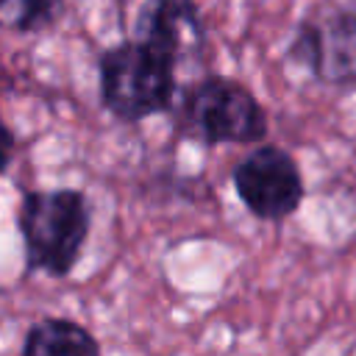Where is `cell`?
Returning a JSON list of instances; mask_svg holds the SVG:
<instances>
[{"mask_svg": "<svg viewBox=\"0 0 356 356\" xmlns=\"http://www.w3.org/2000/svg\"><path fill=\"white\" fill-rule=\"evenodd\" d=\"M25 356H44V353H100V342L89 328H83L75 320L67 317H42L36 320L25 339H22Z\"/></svg>", "mask_w": 356, "mask_h": 356, "instance_id": "obj_7", "label": "cell"}, {"mask_svg": "<svg viewBox=\"0 0 356 356\" xmlns=\"http://www.w3.org/2000/svg\"><path fill=\"white\" fill-rule=\"evenodd\" d=\"M92 209L81 189H36L19 203V234L31 270L67 278L86 245Z\"/></svg>", "mask_w": 356, "mask_h": 356, "instance_id": "obj_3", "label": "cell"}, {"mask_svg": "<svg viewBox=\"0 0 356 356\" xmlns=\"http://www.w3.org/2000/svg\"><path fill=\"white\" fill-rule=\"evenodd\" d=\"M11 159H14V136H11V131L6 128V122L0 120V175L8 170Z\"/></svg>", "mask_w": 356, "mask_h": 356, "instance_id": "obj_9", "label": "cell"}, {"mask_svg": "<svg viewBox=\"0 0 356 356\" xmlns=\"http://www.w3.org/2000/svg\"><path fill=\"white\" fill-rule=\"evenodd\" d=\"M181 50L153 36L125 39L97 58L100 103L120 122H142L170 111L178 92Z\"/></svg>", "mask_w": 356, "mask_h": 356, "instance_id": "obj_1", "label": "cell"}, {"mask_svg": "<svg viewBox=\"0 0 356 356\" xmlns=\"http://www.w3.org/2000/svg\"><path fill=\"white\" fill-rule=\"evenodd\" d=\"M239 203L264 222L292 217L306 195L303 172L295 156L278 145H259L231 172Z\"/></svg>", "mask_w": 356, "mask_h": 356, "instance_id": "obj_5", "label": "cell"}, {"mask_svg": "<svg viewBox=\"0 0 356 356\" xmlns=\"http://www.w3.org/2000/svg\"><path fill=\"white\" fill-rule=\"evenodd\" d=\"M175 128L197 145H253L270 131L259 97L228 75H200L175 92Z\"/></svg>", "mask_w": 356, "mask_h": 356, "instance_id": "obj_2", "label": "cell"}, {"mask_svg": "<svg viewBox=\"0 0 356 356\" xmlns=\"http://www.w3.org/2000/svg\"><path fill=\"white\" fill-rule=\"evenodd\" d=\"M134 36L161 39L167 44H175L181 53L186 44L195 50L206 44L203 17L195 0H142Z\"/></svg>", "mask_w": 356, "mask_h": 356, "instance_id": "obj_6", "label": "cell"}, {"mask_svg": "<svg viewBox=\"0 0 356 356\" xmlns=\"http://www.w3.org/2000/svg\"><path fill=\"white\" fill-rule=\"evenodd\" d=\"M64 0H0V31L33 33L58 19Z\"/></svg>", "mask_w": 356, "mask_h": 356, "instance_id": "obj_8", "label": "cell"}, {"mask_svg": "<svg viewBox=\"0 0 356 356\" xmlns=\"http://www.w3.org/2000/svg\"><path fill=\"white\" fill-rule=\"evenodd\" d=\"M286 61L306 70L317 83L356 86V6H320L309 11L289 44Z\"/></svg>", "mask_w": 356, "mask_h": 356, "instance_id": "obj_4", "label": "cell"}]
</instances>
